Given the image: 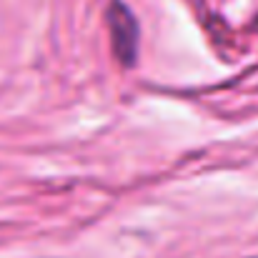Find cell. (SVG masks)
<instances>
[{
    "instance_id": "1",
    "label": "cell",
    "mask_w": 258,
    "mask_h": 258,
    "mask_svg": "<svg viewBox=\"0 0 258 258\" xmlns=\"http://www.w3.org/2000/svg\"><path fill=\"white\" fill-rule=\"evenodd\" d=\"M105 20H108V30H110L113 55L118 58V63L123 68L136 66V60H138V20H136V15L128 10L125 3L110 0Z\"/></svg>"
}]
</instances>
